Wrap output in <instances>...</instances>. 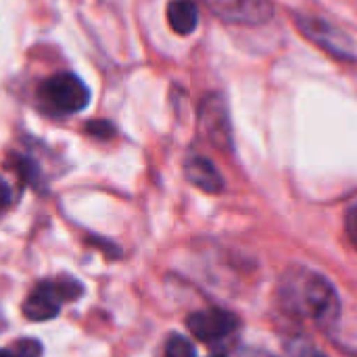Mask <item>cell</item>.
<instances>
[{
    "label": "cell",
    "instance_id": "cell-6",
    "mask_svg": "<svg viewBox=\"0 0 357 357\" xmlns=\"http://www.w3.org/2000/svg\"><path fill=\"white\" fill-rule=\"evenodd\" d=\"M238 326V320L224 310H205L188 318V331L195 339L203 343H215L232 335Z\"/></svg>",
    "mask_w": 357,
    "mask_h": 357
},
{
    "label": "cell",
    "instance_id": "cell-11",
    "mask_svg": "<svg viewBox=\"0 0 357 357\" xmlns=\"http://www.w3.org/2000/svg\"><path fill=\"white\" fill-rule=\"evenodd\" d=\"M54 287L63 301H75L84 295V287L71 276H61L59 280H54Z\"/></svg>",
    "mask_w": 357,
    "mask_h": 357
},
{
    "label": "cell",
    "instance_id": "cell-15",
    "mask_svg": "<svg viewBox=\"0 0 357 357\" xmlns=\"http://www.w3.org/2000/svg\"><path fill=\"white\" fill-rule=\"evenodd\" d=\"M6 203H8V190H6V186L0 182V209H2Z\"/></svg>",
    "mask_w": 357,
    "mask_h": 357
},
{
    "label": "cell",
    "instance_id": "cell-5",
    "mask_svg": "<svg viewBox=\"0 0 357 357\" xmlns=\"http://www.w3.org/2000/svg\"><path fill=\"white\" fill-rule=\"evenodd\" d=\"M297 25L303 31V36H307L312 42L322 46L324 50H328L341 59H356L354 50H351L354 48L351 40L341 29L333 27L328 21L307 15V17H297Z\"/></svg>",
    "mask_w": 357,
    "mask_h": 357
},
{
    "label": "cell",
    "instance_id": "cell-3",
    "mask_svg": "<svg viewBox=\"0 0 357 357\" xmlns=\"http://www.w3.org/2000/svg\"><path fill=\"white\" fill-rule=\"evenodd\" d=\"M199 123L205 138L218 146L220 151H228L232 146V128L226 109V100L220 94H209L203 98L199 109Z\"/></svg>",
    "mask_w": 357,
    "mask_h": 357
},
{
    "label": "cell",
    "instance_id": "cell-8",
    "mask_svg": "<svg viewBox=\"0 0 357 357\" xmlns=\"http://www.w3.org/2000/svg\"><path fill=\"white\" fill-rule=\"evenodd\" d=\"M184 174L188 178L190 184H195L197 188L205 190V192H222L224 190V178L218 172V167L205 159V157H190L184 165Z\"/></svg>",
    "mask_w": 357,
    "mask_h": 357
},
{
    "label": "cell",
    "instance_id": "cell-18",
    "mask_svg": "<svg viewBox=\"0 0 357 357\" xmlns=\"http://www.w3.org/2000/svg\"><path fill=\"white\" fill-rule=\"evenodd\" d=\"M213 357H222V356H213Z\"/></svg>",
    "mask_w": 357,
    "mask_h": 357
},
{
    "label": "cell",
    "instance_id": "cell-9",
    "mask_svg": "<svg viewBox=\"0 0 357 357\" xmlns=\"http://www.w3.org/2000/svg\"><path fill=\"white\" fill-rule=\"evenodd\" d=\"M167 19L176 33L188 36L199 25V8L192 0H172L167 6Z\"/></svg>",
    "mask_w": 357,
    "mask_h": 357
},
{
    "label": "cell",
    "instance_id": "cell-2",
    "mask_svg": "<svg viewBox=\"0 0 357 357\" xmlns=\"http://www.w3.org/2000/svg\"><path fill=\"white\" fill-rule=\"evenodd\" d=\"M40 96L59 113H79L90 102V90L75 73L48 77L40 88Z\"/></svg>",
    "mask_w": 357,
    "mask_h": 357
},
{
    "label": "cell",
    "instance_id": "cell-17",
    "mask_svg": "<svg viewBox=\"0 0 357 357\" xmlns=\"http://www.w3.org/2000/svg\"><path fill=\"white\" fill-rule=\"evenodd\" d=\"M0 357H17V354L13 351V347H8V349H0Z\"/></svg>",
    "mask_w": 357,
    "mask_h": 357
},
{
    "label": "cell",
    "instance_id": "cell-1",
    "mask_svg": "<svg viewBox=\"0 0 357 357\" xmlns=\"http://www.w3.org/2000/svg\"><path fill=\"white\" fill-rule=\"evenodd\" d=\"M280 301L289 312L322 326L335 322L341 312L335 287L316 272H289L280 282Z\"/></svg>",
    "mask_w": 357,
    "mask_h": 357
},
{
    "label": "cell",
    "instance_id": "cell-14",
    "mask_svg": "<svg viewBox=\"0 0 357 357\" xmlns=\"http://www.w3.org/2000/svg\"><path fill=\"white\" fill-rule=\"evenodd\" d=\"M345 230H347L349 241H351V243L357 247V205L347 211V218H345Z\"/></svg>",
    "mask_w": 357,
    "mask_h": 357
},
{
    "label": "cell",
    "instance_id": "cell-13",
    "mask_svg": "<svg viewBox=\"0 0 357 357\" xmlns=\"http://www.w3.org/2000/svg\"><path fill=\"white\" fill-rule=\"evenodd\" d=\"M15 167L19 169V174H21L29 184H38V167H36L33 161H29V159L17 155V157H15Z\"/></svg>",
    "mask_w": 357,
    "mask_h": 357
},
{
    "label": "cell",
    "instance_id": "cell-4",
    "mask_svg": "<svg viewBox=\"0 0 357 357\" xmlns=\"http://www.w3.org/2000/svg\"><path fill=\"white\" fill-rule=\"evenodd\" d=\"M209 8L228 23L261 25L272 17L270 0H207Z\"/></svg>",
    "mask_w": 357,
    "mask_h": 357
},
{
    "label": "cell",
    "instance_id": "cell-7",
    "mask_svg": "<svg viewBox=\"0 0 357 357\" xmlns=\"http://www.w3.org/2000/svg\"><path fill=\"white\" fill-rule=\"evenodd\" d=\"M61 295L54 287V280H44L40 282L31 293L29 297L23 301V316L27 320H33V322H44V320H52L59 316L61 312Z\"/></svg>",
    "mask_w": 357,
    "mask_h": 357
},
{
    "label": "cell",
    "instance_id": "cell-10",
    "mask_svg": "<svg viewBox=\"0 0 357 357\" xmlns=\"http://www.w3.org/2000/svg\"><path fill=\"white\" fill-rule=\"evenodd\" d=\"M165 357H197V351L186 337L172 335L165 345Z\"/></svg>",
    "mask_w": 357,
    "mask_h": 357
},
{
    "label": "cell",
    "instance_id": "cell-12",
    "mask_svg": "<svg viewBox=\"0 0 357 357\" xmlns=\"http://www.w3.org/2000/svg\"><path fill=\"white\" fill-rule=\"evenodd\" d=\"M86 132L92 134L94 138H100V140H107L111 136H115V128L105 121V119H96V121H88L86 123Z\"/></svg>",
    "mask_w": 357,
    "mask_h": 357
},
{
    "label": "cell",
    "instance_id": "cell-16",
    "mask_svg": "<svg viewBox=\"0 0 357 357\" xmlns=\"http://www.w3.org/2000/svg\"><path fill=\"white\" fill-rule=\"evenodd\" d=\"M295 357H324V356H320V354H314L312 349L303 347L301 351H297V349H295Z\"/></svg>",
    "mask_w": 357,
    "mask_h": 357
}]
</instances>
